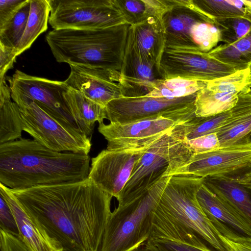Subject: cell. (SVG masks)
Here are the masks:
<instances>
[{
  "label": "cell",
  "instance_id": "cell-35",
  "mask_svg": "<svg viewBox=\"0 0 251 251\" xmlns=\"http://www.w3.org/2000/svg\"><path fill=\"white\" fill-rule=\"evenodd\" d=\"M147 242L157 251H203L184 244L150 237Z\"/></svg>",
  "mask_w": 251,
  "mask_h": 251
},
{
  "label": "cell",
  "instance_id": "cell-6",
  "mask_svg": "<svg viewBox=\"0 0 251 251\" xmlns=\"http://www.w3.org/2000/svg\"><path fill=\"white\" fill-rule=\"evenodd\" d=\"M172 130L154 142L143 154L117 200L118 202L141 196L162 177L170 176L190 160L194 153Z\"/></svg>",
  "mask_w": 251,
  "mask_h": 251
},
{
  "label": "cell",
  "instance_id": "cell-37",
  "mask_svg": "<svg viewBox=\"0 0 251 251\" xmlns=\"http://www.w3.org/2000/svg\"><path fill=\"white\" fill-rule=\"evenodd\" d=\"M27 0H0V28L10 21Z\"/></svg>",
  "mask_w": 251,
  "mask_h": 251
},
{
  "label": "cell",
  "instance_id": "cell-13",
  "mask_svg": "<svg viewBox=\"0 0 251 251\" xmlns=\"http://www.w3.org/2000/svg\"><path fill=\"white\" fill-rule=\"evenodd\" d=\"M150 146L136 150H102L91 159L88 178L117 200L135 165Z\"/></svg>",
  "mask_w": 251,
  "mask_h": 251
},
{
  "label": "cell",
  "instance_id": "cell-34",
  "mask_svg": "<svg viewBox=\"0 0 251 251\" xmlns=\"http://www.w3.org/2000/svg\"><path fill=\"white\" fill-rule=\"evenodd\" d=\"M0 228L20 238L14 214L5 199L0 194Z\"/></svg>",
  "mask_w": 251,
  "mask_h": 251
},
{
  "label": "cell",
  "instance_id": "cell-5",
  "mask_svg": "<svg viewBox=\"0 0 251 251\" xmlns=\"http://www.w3.org/2000/svg\"><path fill=\"white\" fill-rule=\"evenodd\" d=\"M170 176H163L141 196L118 202L106 224L100 251H133L149 239L152 213Z\"/></svg>",
  "mask_w": 251,
  "mask_h": 251
},
{
  "label": "cell",
  "instance_id": "cell-41",
  "mask_svg": "<svg viewBox=\"0 0 251 251\" xmlns=\"http://www.w3.org/2000/svg\"><path fill=\"white\" fill-rule=\"evenodd\" d=\"M244 144H249L251 145V132L245 138Z\"/></svg>",
  "mask_w": 251,
  "mask_h": 251
},
{
  "label": "cell",
  "instance_id": "cell-8",
  "mask_svg": "<svg viewBox=\"0 0 251 251\" xmlns=\"http://www.w3.org/2000/svg\"><path fill=\"white\" fill-rule=\"evenodd\" d=\"M196 94L177 98H119L105 106L107 119L125 124L164 117L182 124L196 117Z\"/></svg>",
  "mask_w": 251,
  "mask_h": 251
},
{
  "label": "cell",
  "instance_id": "cell-3",
  "mask_svg": "<svg viewBox=\"0 0 251 251\" xmlns=\"http://www.w3.org/2000/svg\"><path fill=\"white\" fill-rule=\"evenodd\" d=\"M88 154L59 152L34 140L0 144V183L11 189L74 183L88 178Z\"/></svg>",
  "mask_w": 251,
  "mask_h": 251
},
{
  "label": "cell",
  "instance_id": "cell-38",
  "mask_svg": "<svg viewBox=\"0 0 251 251\" xmlns=\"http://www.w3.org/2000/svg\"><path fill=\"white\" fill-rule=\"evenodd\" d=\"M18 55L17 49L0 44V79L5 77L6 73L13 68V64Z\"/></svg>",
  "mask_w": 251,
  "mask_h": 251
},
{
  "label": "cell",
  "instance_id": "cell-4",
  "mask_svg": "<svg viewBox=\"0 0 251 251\" xmlns=\"http://www.w3.org/2000/svg\"><path fill=\"white\" fill-rule=\"evenodd\" d=\"M130 25L126 23L96 29H53L46 39L59 63L120 72Z\"/></svg>",
  "mask_w": 251,
  "mask_h": 251
},
{
  "label": "cell",
  "instance_id": "cell-9",
  "mask_svg": "<svg viewBox=\"0 0 251 251\" xmlns=\"http://www.w3.org/2000/svg\"><path fill=\"white\" fill-rule=\"evenodd\" d=\"M56 29H96L127 24L116 0H48Z\"/></svg>",
  "mask_w": 251,
  "mask_h": 251
},
{
  "label": "cell",
  "instance_id": "cell-32",
  "mask_svg": "<svg viewBox=\"0 0 251 251\" xmlns=\"http://www.w3.org/2000/svg\"><path fill=\"white\" fill-rule=\"evenodd\" d=\"M251 132V113L217 131L220 147L243 145L245 138Z\"/></svg>",
  "mask_w": 251,
  "mask_h": 251
},
{
  "label": "cell",
  "instance_id": "cell-15",
  "mask_svg": "<svg viewBox=\"0 0 251 251\" xmlns=\"http://www.w3.org/2000/svg\"><path fill=\"white\" fill-rule=\"evenodd\" d=\"M251 90V68L208 81L197 92L195 115L207 117L227 111L236 104L241 95Z\"/></svg>",
  "mask_w": 251,
  "mask_h": 251
},
{
  "label": "cell",
  "instance_id": "cell-11",
  "mask_svg": "<svg viewBox=\"0 0 251 251\" xmlns=\"http://www.w3.org/2000/svg\"><path fill=\"white\" fill-rule=\"evenodd\" d=\"M7 80L13 101H33L67 128L84 134L64 98L65 93L69 89L64 81L32 76L19 70Z\"/></svg>",
  "mask_w": 251,
  "mask_h": 251
},
{
  "label": "cell",
  "instance_id": "cell-30",
  "mask_svg": "<svg viewBox=\"0 0 251 251\" xmlns=\"http://www.w3.org/2000/svg\"><path fill=\"white\" fill-rule=\"evenodd\" d=\"M30 8L27 0L16 15L0 28V44L17 49L24 33Z\"/></svg>",
  "mask_w": 251,
  "mask_h": 251
},
{
  "label": "cell",
  "instance_id": "cell-21",
  "mask_svg": "<svg viewBox=\"0 0 251 251\" xmlns=\"http://www.w3.org/2000/svg\"><path fill=\"white\" fill-rule=\"evenodd\" d=\"M0 194L5 199L14 214L20 238L31 251H63L60 244L22 208L8 188L1 183Z\"/></svg>",
  "mask_w": 251,
  "mask_h": 251
},
{
  "label": "cell",
  "instance_id": "cell-26",
  "mask_svg": "<svg viewBox=\"0 0 251 251\" xmlns=\"http://www.w3.org/2000/svg\"><path fill=\"white\" fill-rule=\"evenodd\" d=\"M208 53L219 61L239 70L251 68V26L248 33L239 40L231 44L220 45Z\"/></svg>",
  "mask_w": 251,
  "mask_h": 251
},
{
  "label": "cell",
  "instance_id": "cell-20",
  "mask_svg": "<svg viewBox=\"0 0 251 251\" xmlns=\"http://www.w3.org/2000/svg\"><path fill=\"white\" fill-rule=\"evenodd\" d=\"M203 184L228 202L251 229V166L226 175L203 178Z\"/></svg>",
  "mask_w": 251,
  "mask_h": 251
},
{
  "label": "cell",
  "instance_id": "cell-12",
  "mask_svg": "<svg viewBox=\"0 0 251 251\" xmlns=\"http://www.w3.org/2000/svg\"><path fill=\"white\" fill-rule=\"evenodd\" d=\"M162 79L179 77L210 81L240 70L197 50L165 47L158 63Z\"/></svg>",
  "mask_w": 251,
  "mask_h": 251
},
{
  "label": "cell",
  "instance_id": "cell-17",
  "mask_svg": "<svg viewBox=\"0 0 251 251\" xmlns=\"http://www.w3.org/2000/svg\"><path fill=\"white\" fill-rule=\"evenodd\" d=\"M70 66V75L64 81L69 88L104 107L111 100L124 97L119 83L120 72L79 65Z\"/></svg>",
  "mask_w": 251,
  "mask_h": 251
},
{
  "label": "cell",
  "instance_id": "cell-19",
  "mask_svg": "<svg viewBox=\"0 0 251 251\" xmlns=\"http://www.w3.org/2000/svg\"><path fill=\"white\" fill-rule=\"evenodd\" d=\"M161 79L158 65L142 56L128 36L119 81L124 97L145 96Z\"/></svg>",
  "mask_w": 251,
  "mask_h": 251
},
{
  "label": "cell",
  "instance_id": "cell-7",
  "mask_svg": "<svg viewBox=\"0 0 251 251\" xmlns=\"http://www.w3.org/2000/svg\"><path fill=\"white\" fill-rule=\"evenodd\" d=\"M162 24L166 47L208 52L221 41L214 22L197 9L191 0H171Z\"/></svg>",
  "mask_w": 251,
  "mask_h": 251
},
{
  "label": "cell",
  "instance_id": "cell-36",
  "mask_svg": "<svg viewBox=\"0 0 251 251\" xmlns=\"http://www.w3.org/2000/svg\"><path fill=\"white\" fill-rule=\"evenodd\" d=\"M0 251H31L18 237L0 228Z\"/></svg>",
  "mask_w": 251,
  "mask_h": 251
},
{
  "label": "cell",
  "instance_id": "cell-39",
  "mask_svg": "<svg viewBox=\"0 0 251 251\" xmlns=\"http://www.w3.org/2000/svg\"><path fill=\"white\" fill-rule=\"evenodd\" d=\"M220 236L227 245L229 251H251V242H236Z\"/></svg>",
  "mask_w": 251,
  "mask_h": 251
},
{
  "label": "cell",
  "instance_id": "cell-25",
  "mask_svg": "<svg viewBox=\"0 0 251 251\" xmlns=\"http://www.w3.org/2000/svg\"><path fill=\"white\" fill-rule=\"evenodd\" d=\"M126 22L130 25L142 23L150 17H162L171 0H116Z\"/></svg>",
  "mask_w": 251,
  "mask_h": 251
},
{
  "label": "cell",
  "instance_id": "cell-42",
  "mask_svg": "<svg viewBox=\"0 0 251 251\" xmlns=\"http://www.w3.org/2000/svg\"><path fill=\"white\" fill-rule=\"evenodd\" d=\"M242 1L245 5L251 7V0H243Z\"/></svg>",
  "mask_w": 251,
  "mask_h": 251
},
{
  "label": "cell",
  "instance_id": "cell-24",
  "mask_svg": "<svg viewBox=\"0 0 251 251\" xmlns=\"http://www.w3.org/2000/svg\"><path fill=\"white\" fill-rule=\"evenodd\" d=\"M11 98L5 77L0 79V144L21 138L23 128L19 108Z\"/></svg>",
  "mask_w": 251,
  "mask_h": 251
},
{
  "label": "cell",
  "instance_id": "cell-31",
  "mask_svg": "<svg viewBox=\"0 0 251 251\" xmlns=\"http://www.w3.org/2000/svg\"><path fill=\"white\" fill-rule=\"evenodd\" d=\"M245 6L247 13L245 16L214 20L215 25L220 32L221 41L225 44L235 42L249 31L251 26V11L250 7Z\"/></svg>",
  "mask_w": 251,
  "mask_h": 251
},
{
  "label": "cell",
  "instance_id": "cell-22",
  "mask_svg": "<svg viewBox=\"0 0 251 251\" xmlns=\"http://www.w3.org/2000/svg\"><path fill=\"white\" fill-rule=\"evenodd\" d=\"M128 36L142 56L158 66L165 47L162 19L152 16L142 23L130 25Z\"/></svg>",
  "mask_w": 251,
  "mask_h": 251
},
{
  "label": "cell",
  "instance_id": "cell-1",
  "mask_svg": "<svg viewBox=\"0 0 251 251\" xmlns=\"http://www.w3.org/2000/svg\"><path fill=\"white\" fill-rule=\"evenodd\" d=\"M8 189L63 251H100L112 212L113 196L88 178L74 183Z\"/></svg>",
  "mask_w": 251,
  "mask_h": 251
},
{
  "label": "cell",
  "instance_id": "cell-40",
  "mask_svg": "<svg viewBox=\"0 0 251 251\" xmlns=\"http://www.w3.org/2000/svg\"><path fill=\"white\" fill-rule=\"evenodd\" d=\"M133 251H157L147 241Z\"/></svg>",
  "mask_w": 251,
  "mask_h": 251
},
{
  "label": "cell",
  "instance_id": "cell-29",
  "mask_svg": "<svg viewBox=\"0 0 251 251\" xmlns=\"http://www.w3.org/2000/svg\"><path fill=\"white\" fill-rule=\"evenodd\" d=\"M191 2L197 9L214 22L219 19L243 17L247 13L242 0H191Z\"/></svg>",
  "mask_w": 251,
  "mask_h": 251
},
{
  "label": "cell",
  "instance_id": "cell-27",
  "mask_svg": "<svg viewBox=\"0 0 251 251\" xmlns=\"http://www.w3.org/2000/svg\"><path fill=\"white\" fill-rule=\"evenodd\" d=\"M50 13L48 0H30L26 27L17 48L19 55L29 49L38 36L47 30Z\"/></svg>",
  "mask_w": 251,
  "mask_h": 251
},
{
  "label": "cell",
  "instance_id": "cell-16",
  "mask_svg": "<svg viewBox=\"0 0 251 251\" xmlns=\"http://www.w3.org/2000/svg\"><path fill=\"white\" fill-rule=\"evenodd\" d=\"M251 166V145L243 144L194 153L170 176L190 175L204 178L229 174Z\"/></svg>",
  "mask_w": 251,
  "mask_h": 251
},
{
  "label": "cell",
  "instance_id": "cell-23",
  "mask_svg": "<svg viewBox=\"0 0 251 251\" xmlns=\"http://www.w3.org/2000/svg\"><path fill=\"white\" fill-rule=\"evenodd\" d=\"M64 96L73 117L82 132L88 137L92 134L96 122L100 124L107 119L105 107L80 93L69 88Z\"/></svg>",
  "mask_w": 251,
  "mask_h": 251
},
{
  "label": "cell",
  "instance_id": "cell-28",
  "mask_svg": "<svg viewBox=\"0 0 251 251\" xmlns=\"http://www.w3.org/2000/svg\"><path fill=\"white\" fill-rule=\"evenodd\" d=\"M207 82L179 77L161 79L154 89L145 96L168 98L185 97L197 93L206 86Z\"/></svg>",
  "mask_w": 251,
  "mask_h": 251
},
{
  "label": "cell",
  "instance_id": "cell-10",
  "mask_svg": "<svg viewBox=\"0 0 251 251\" xmlns=\"http://www.w3.org/2000/svg\"><path fill=\"white\" fill-rule=\"evenodd\" d=\"M14 102L19 108L23 130L33 140L55 151L88 154L92 146L90 137L67 128L33 101Z\"/></svg>",
  "mask_w": 251,
  "mask_h": 251
},
{
  "label": "cell",
  "instance_id": "cell-14",
  "mask_svg": "<svg viewBox=\"0 0 251 251\" xmlns=\"http://www.w3.org/2000/svg\"><path fill=\"white\" fill-rule=\"evenodd\" d=\"M179 124L160 117L125 124L102 122L99 124L98 130L107 142L106 149L136 150L150 146Z\"/></svg>",
  "mask_w": 251,
  "mask_h": 251
},
{
  "label": "cell",
  "instance_id": "cell-33",
  "mask_svg": "<svg viewBox=\"0 0 251 251\" xmlns=\"http://www.w3.org/2000/svg\"><path fill=\"white\" fill-rule=\"evenodd\" d=\"M194 153L209 151L220 147L217 133H212L184 142Z\"/></svg>",
  "mask_w": 251,
  "mask_h": 251
},
{
  "label": "cell",
  "instance_id": "cell-18",
  "mask_svg": "<svg viewBox=\"0 0 251 251\" xmlns=\"http://www.w3.org/2000/svg\"><path fill=\"white\" fill-rule=\"evenodd\" d=\"M197 197L204 213L221 235L236 242H251V229L228 202L203 184Z\"/></svg>",
  "mask_w": 251,
  "mask_h": 251
},
{
  "label": "cell",
  "instance_id": "cell-2",
  "mask_svg": "<svg viewBox=\"0 0 251 251\" xmlns=\"http://www.w3.org/2000/svg\"><path fill=\"white\" fill-rule=\"evenodd\" d=\"M203 178L177 175L169 179L152 213L150 237L173 241L203 251H229L197 199Z\"/></svg>",
  "mask_w": 251,
  "mask_h": 251
}]
</instances>
